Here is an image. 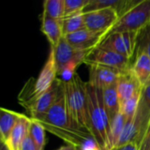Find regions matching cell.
I'll return each mask as SVG.
<instances>
[{
  "mask_svg": "<svg viewBox=\"0 0 150 150\" xmlns=\"http://www.w3.org/2000/svg\"><path fill=\"white\" fill-rule=\"evenodd\" d=\"M32 120L41 125L46 131L76 149H80L87 140L92 138L91 134L76 122L69 114L62 86L52 107L46 113Z\"/></svg>",
  "mask_w": 150,
  "mask_h": 150,
  "instance_id": "6da1fadb",
  "label": "cell"
},
{
  "mask_svg": "<svg viewBox=\"0 0 150 150\" xmlns=\"http://www.w3.org/2000/svg\"><path fill=\"white\" fill-rule=\"evenodd\" d=\"M89 129L101 150H110L111 122L103 103L102 90L87 82Z\"/></svg>",
  "mask_w": 150,
  "mask_h": 150,
  "instance_id": "7a4b0ae2",
  "label": "cell"
},
{
  "mask_svg": "<svg viewBox=\"0 0 150 150\" xmlns=\"http://www.w3.org/2000/svg\"><path fill=\"white\" fill-rule=\"evenodd\" d=\"M62 90L69 114L76 122L90 132L87 82H83L81 77L76 74L71 80L66 82L62 81Z\"/></svg>",
  "mask_w": 150,
  "mask_h": 150,
  "instance_id": "3957f363",
  "label": "cell"
},
{
  "mask_svg": "<svg viewBox=\"0 0 150 150\" xmlns=\"http://www.w3.org/2000/svg\"><path fill=\"white\" fill-rule=\"evenodd\" d=\"M57 74L58 69L54 58V52L53 47H51L47 59L36 81L33 83H31V80H29L20 91L18 95L19 104L25 109L37 98L50 89L57 79Z\"/></svg>",
  "mask_w": 150,
  "mask_h": 150,
  "instance_id": "277c9868",
  "label": "cell"
},
{
  "mask_svg": "<svg viewBox=\"0 0 150 150\" xmlns=\"http://www.w3.org/2000/svg\"><path fill=\"white\" fill-rule=\"evenodd\" d=\"M149 25L150 0H142L122 15L107 34L123 32L141 33Z\"/></svg>",
  "mask_w": 150,
  "mask_h": 150,
  "instance_id": "5b68a950",
  "label": "cell"
},
{
  "mask_svg": "<svg viewBox=\"0 0 150 150\" xmlns=\"http://www.w3.org/2000/svg\"><path fill=\"white\" fill-rule=\"evenodd\" d=\"M140 33L138 32L109 33L102 40L99 47L118 53L131 60L134 54Z\"/></svg>",
  "mask_w": 150,
  "mask_h": 150,
  "instance_id": "8992f818",
  "label": "cell"
},
{
  "mask_svg": "<svg viewBox=\"0 0 150 150\" xmlns=\"http://www.w3.org/2000/svg\"><path fill=\"white\" fill-rule=\"evenodd\" d=\"M83 63L87 65H104L117 69L121 72L128 71L131 69L132 67L130 60H128L125 56L100 47H98L91 50L85 57Z\"/></svg>",
  "mask_w": 150,
  "mask_h": 150,
  "instance_id": "52a82bcc",
  "label": "cell"
},
{
  "mask_svg": "<svg viewBox=\"0 0 150 150\" xmlns=\"http://www.w3.org/2000/svg\"><path fill=\"white\" fill-rule=\"evenodd\" d=\"M120 16L116 10L105 8L83 13L85 27L91 31L108 33L116 25Z\"/></svg>",
  "mask_w": 150,
  "mask_h": 150,
  "instance_id": "ba28073f",
  "label": "cell"
},
{
  "mask_svg": "<svg viewBox=\"0 0 150 150\" xmlns=\"http://www.w3.org/2000/svg\"><path fill=\"white\" fill-rule=\"evenodd\" d=\"M89 66V81L88 83L100 90L117 84L121 75L120 70L98 64H90Z\"/></svg>",
  "mask_w": 150,
  "mask_h": 150,
  "instance_id": "9c48e42d",
  "label": "cell"
},
{
  "mask_svg": "<svg viewBox=\"0 0 150 150\" xmlns=\"http://www.w3.org/2000/svg\"><path fill=\"white\" fill-rule=\"evenodd\" d=\"M53 49L54 52V58L57 65L58 73L64 66L70 62H76L79 63H83L85 57L90 53L89 51H84L74 47L67 41L64 36L61 39L57 46L53 47Z\"/></svg>",
  "mask_w": 150,
  "mask_h": 150,
  "instance_id": "30bf717a",
  "label": "cell"
},
{
  "mask_svg": "<svg viewBox=\"0 0 150 150\" xmlns=\"http://www.w3.org/2000/svg\"><path fill=\"white\" fill-rule=\"evenodd\" d=\"M62 86V81L60 78H57L48 91L37 98L25 108V110L30 113L31 119L46 113L52 107L59 96Z\"/></svg>",
  "mask_w": 150,
  "mask_h": 150,
  "instance_id": "8fae6325",
  "label": "cell"
},
{
  "mask_svg": "<svg viewBox=\"0 0 150 150\" xmlns=\"http://www.w3.org/2000/svg\"><path fill=\"white\" fill-rule=\"evenodd\" d=\"M106 36L105 33L91 31L87 28L68 34L65 37L67 41L74 47L91 52L99 47L102 40Z\"/></svg>",
  "mask_w": 150,
  "mask_h": 150,
  "instance_id": "7c38bea8",
  "label": "cell"
},
{
  "mask_svg": "<svg viewBox=\"0 0 150 150\" xmlns=\"http://www.w3.org/2000/svg\"><path fill=\"white\" fill-rule=\"evenodd\" d=\"M116 88L120 105H121L133 96L141 92L142 85L130 69L128 71L121 73L117 82Z\"/></svg>",
  "mask_w": 150,
  "mask_h": 150,
  "instance_id": "4fadbf2b",
  "label": "cell"
},
{
  "mask_svg": "<svg viewBox=\"0 0 150 150\" xmlns=\"http://www.w3.org/2000/svg\"><path fill=\"white\" fill-rule=\"evenodd\" d=\"M140 1L135 0H90L89 4L83 9V13L96 10L112 8L117 11L120 18L135 6Z\"/></svg>",
  "mask_w": 150,
  "mask_h": 150,
  "instance_id": "5bb4252c",
  "label": "cell"
},
{
  "mask_svg": "<svg viewBox=\"0 0 150 150\" xmlns=\"http://www.w3.org/2000/svg\"><path fill=\"white\" fill-rule=\"evenodd\" d=\"M31 122V118H28L24 114L21 115L13 130L11 131L7 142L4 143L6 145L8 150H20L23 141L29 134Z\"/></svg>",
  "mask_w": 150,
  "mask_h": 150,
  "instance_id": "9a60e30c",
  "label": "cell"
},
{
  "mask_svg": "<svg viewBox=\"0 0 150 150\" xmlns=\"http://www.w3.org/2000/svg\"><path fill=\"white\" fill-rule=\"evenodd\" d=\"M131 70L140 82L142 87L150 82V56L147 52L142 49L138 52Z\"/></svg>",
  "mask_w": 150,
  "mask_h": 150,
  "instance_id": "2e32d148",
  "label": "cell"
},
{
  "mask_svg": "<svg viewBox=\"0 0 150 150\" xmlns=\"http://www.w3.org/2000/svg\"><path fill=\"white\" fill-rule=\"evenodd\" d=\"M40 31L45 34L47 40L50 42L52 47H56L61 39L63 37L61 19L52 18L43 14Z\"/></svg>",
  "mask_w": 150,
  "mask_h": 150,
  "instance_id": "e0dca14e",
  "label": "cell"
},
{
  "mask_svg": "<svg viewBox=\"0 0 150 150\" xmlns=\"http://www.w3.org/2000/svg\"><path fill=\"white\" fill-rule=\"evenodd\" d=\"M21 113L2 107L0 109V135L1 143H5L21 117Z\"/></svg>",
  "mask_w": 150,
  "mask_h": 150,
  "instance_id": "ac0fdd59",
  "label": "cell"
},
{
  "mask_svg": "<svg viewBox=\"0 0 150 150\" xmlns=\"http://www.w3.org/2000/svg\"><path fill=\"white\" fill-rule=\"evenodd\" d=\"M102 93L104 106L109 117L110 122H112L115 119V117L120 112V105L116 85L102 90Z\"/></svg>",
  "mask_w": 150,
  "mask_h": 150,
  "instance_id": "d6986e66",
  "label": "cell"
},
{
  "mask_svg": "<svg viewBox=\"0 0 150 150\" xmlns=\"http://www.w3.org/2000/svg\"><path fill=\"white\" fill-rule=\"evenodd\" d=\"M61 24L63 36L86 28L83 20V12L65 16L61 18Z\"/></svg>",
  "mask_w": 150,
  "mask_h": 150,
  "instance_id": "ffe728a7",
  "label": "cell"
},
{
  "mask_svg": "<svg viewBox=\"0 0 150 150\" xmlns=\"http://www.w3.org/2000/svg\"><path fill=\"white\" fill-rule=\"evenodd\" d=\"M43 15L61 19L65 14L64 0H46L43 3Z\"/></svg>",
  "mask_w": 150,
  "mask_h": 150,
  "instance_id": "44dd1931",
  "label": "cell"
},
{
  "mask_svg": "<svg viewBox=\"0 0 150 150\" xmlns=\"http://www.w3.org/2000/svg\"><path fill=\"white\" fill-rule=\"evenodd\" d=\"M127 120L124 115L120 112L115 119L111 122V129H110V150H112L116 148L120 135L122 134L125 123Z\"/></svg>",
  "mask_w": 150,
  "mask_h": 150,
  "instance_id": "7402d4cb",
  "label": "cell"
},
{
  "mask_svg": "<svg viewBox=\"0 0 150 150\" xmlns=\"http://www.w3.org/2000/svg\"><path fill=\"white\" fill-rule=\"evenodd\" d=\"M45 132L46 130L42 127L41 125H40L38 122L32 120L30 129H29V134L31 135L38 150H44L45 145H46Z\"/></svg>",
  "mask_w": 150,
  "mask_h": 150,
  "instance_id": "603a6c76",
  "label": "cell"
},
{
  "mask_svg": "<svg viewBox=\"0 0 150 150\" xmlns=\"http://www.w3.org/2000/svg\"><path fill=\"white\" fill-rule=\"evenodd\" d=\"M140 97H141V92L135 94L134 96H133L131 98H129L120 105V112L124 115L127 120L135 117L139 107Z\"/></svg>",
  "mask_w": 150,
  "mask_h": 150,
  "instance_id": "cb8c5ba5",
  "label": "cell"
},
{
  "mask_svg": "<svg viewBox=\"0 0 150 150\" xmlns=\"http://www.w3.org/2000/svg\"><path fill=\"white\" fill-rule=\"evenodd\" d=\"M90 0H64L65 16H69L83 11V9L89 4Z\"/></svg>",
  "mask_w": 150,
  "mask_h": 150,
  "instance_id": "d4e9b609",
  "label": "cell"
},
{
  "mask_svg": "<svg viewBox=\"0 0 150 150\" xmlns=\"http://www.w3.org/2000/svg\"><path fill=\"white\" fill-rule=\"evenodd\" d=\"M81 63H79V62H70V63H69V64H67L66 66H64L60 71H59V75H61V76H62V78H61V80H62V81H64V82H66V81H69V80H71L74 76H75V75L76 74V69H77V67L80 65Z\"/></svg>",
  "mask_w": 150,
  "mask_h": 150,
  "instance_id": "484cf974",
  "label": "cell"
},
{
  "mask_svg": "<svg viewBox=\"0 0 150 150\" xmlns=\"http://www.w3.org/2000/svg\"><path fill=\"white\" fill-rule=\"evenodd\" d=\"M139 150H150V121L139 143Z\"/></svg>",
  "mask_w": 150,
  "mask_h": 150,
  "instance_id": "4316f807",
  "label": "cell"
},
{
  "mask_svg": "<svg viewBox=\"0 0 150 150\" xmlns=\"http://www.w3.org/2000/svg\"><path fill=\"white\" fill-rule=\"evenodd\" d=\"M20 150H38L29 134L26 135V137L23 141L21 147H20Z\"/></svg>",
  "mask_w": 150,
  "mask_h": 150,
  "instance_id": "83f0119b",
  "label": "cell"
},
{
  "mask_svg": "<svg viewBox=\"0 0 150 150\" xmlns=\"http://www.w3.org/2000/svg\"><path fill=\"white\" fill-rule=\"evenodd\" d=\"M82 150H101L93 138L87 140L80 148Z\"/></svg>",
  "mask_w": 150,
  "mask_h": 150,
  "instance_id": "f1b7e54d",
  "label": "cell"
},
{
  "mask_svg": "<svg viewBox=\"0 0 150 150\" xmlns=\"http://www.w3.org/2000/svg\"><path fill=\"white\" fill-rule=\"evenodd\" d=\"M147 30V36H146V41H145V45L142 48V50H144L145 52H147L150 56V25L146 28Z\"/></svg>",
  "mask_w": 150,
  "mask_h": 150,
  "instance_id": "f546056e",
  "label": "cell"
},
{
  "mask_svg": "<svg viewBox=\"0 0 150 150\" xmlns=\"http://www.w3.org/2000/svg\"><path fill=\"white\" fill-rule=\"evenodd\" d=\"M112 150H139V146H138L137 143L132 142V143H128V144L123 145L121 147L115 148Z\"/></svg>",
  "mask_w": 150,
  "mask_h": 150,
  "instance_id": "4dcf8cb0",
  "label": "cell"
},
{
  "mask_svg": "<svg viewBox=\"0 0 150 150\" xmlns=\"http://www.w3.org/2000/svg\"><path fill=\"white\" fill-rule=\"evenodd\" d=\"M76 148H75L74 146L67 144L66 146H62L59 149H57V150H76Z\"/></svg>",
  "mask_w": 150,
  "mask_h": 150,
  "instance_id": "1f68e13d",
  "label": "cell"
},
{
  "mask_svg": "<svg viewBox=\"0 0 150 150\" xmlns=\"http://www.w3.org/2000/svg\"><path fill=\"white\" fill-rule=\"evenodd\" d=\"M1 150H8V149H7V147H6L5 144L1 143Z\"/></svg>",
  "mask_w": 150,
  "mask_h": 150,
  "instance_id": "d6a6232c",
  "label": "cell"
},
{
  "mask_svg": "<svg viewBox=\"0 0 150 150\" xmlns=\"http://www.w3.org/2000/svg\"><path fill=\"white\" fill-rule=\"evenodd\" d=\"M76 150H82V149H76Z\"/></svg>",
  "mask_w": 150,
  "mask_h": 150,
  "instance_id": "836d02e7",
  "label": "cell"
}]
</instances>
